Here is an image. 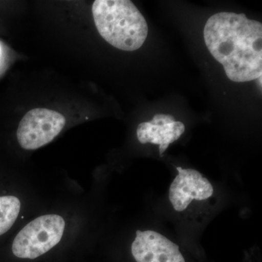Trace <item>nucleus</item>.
<instances>
[{
  "label": "nucleus",
  "instance_id": "1",
  "mask_svg": "<svg viewBox=\"0 0 262 262\" xmlns=\"http://www.w3.org/2000/svg\"><path fill=\"white\" fill-rule=\"evenodd\" d=\"M205 42L213 58L235 82L257 80L262 76V24L244 13H220L205 26Z\"/></svg>",
  "mask_w": 262,
  "mask_h": 262
},
{
  "label": "nucleus",
  "instance_id": "2",
  "mask_svg": "<svg viewBox=\"0 0 262 262\" xmlns=\"http://www.w3.org/2000/svg\"><path fill=\"white\" fill-rule=\"evenodd\" d=\"M93 16L101 37L117 49H139L148 35L145 18L129 0H96Z\"/></svg>",
  "mask_w": 262,
  "mask_h": 262
},
{
  "label": "nucleus",
  "instance_id": "3",
  "mask_svg": "<svg viewBox=\"0 0 262 262\" xmlns=\"http://www.w3.org/2000/svg\"><path fill=\"white\" fill-rule=\"evenodd\" d=\"M65 222L60 215H42L25 226L13 241V254L20 258L34 259L42 256L60 242Z\"/></svg>",
  "mask_w": 262,
  "mask_h": 262
},
{
  "label": "nucleus",
  "instance_id": "4",
  "mask_svg": "<svg viewBox=\"0 0 262 262\" xmlns=\"http://www.w3.org/2000/svg\"><path fill=\"white\" fill-rule=\"evenodd\" d=\"M65 117L45 108L30 110L19 123L17 139L24 149H39L51 142L63 130Z\"/></svg>",
  "mask_w": 262,
  "mask_h": 262
},
{
  "label": "nucleus",
  "instance_id": "5",
  "mask_svg": "<svg viewBox=\"0 0 262 262\" xmlns=\"http://www.w3.org/2000/svg\"><path fill=\"white\" fill-rule=\"evenodd\" d=\"M131 252L137 262H185L179 246L155 231H136Z\"/></svg>",
  "mask_w": 262,
  "mask_h": 262
},
{
  "label": "nucleus",
  "instance_id": "6",
  "mask_svg": "<svg viewBox=\"0 0 262 262\" xmlns=\"http://www.w3.org/2000/svg\"><path fill=\"white\" fill-rule=\"evenodd\" d=\"M213 188L206 178L194 169H187V175L178 174L171 183L169 199L177 211H184L193 200L204 201L211 198Z\"/></svg>",
  "mask_w": 262,
  "mask_h": 262
},
{
  "label": "nucleus",
  "instance_id": "7",
  "mask_svg": "<svg viewBox=\"0 0 262 262\" xmlns=\"http://www.w3.org/2000/svg\"><path fill=\"white\" fill-rule=\"evenodd\" d=\"M20 210V202L16 196H0V235L11 228Z\"/></svg>",
  "mask_w": 262,
  "mask_h": 262
},
{
  "label": "nucleus",
  "instance_id": "8",
  "mask_svg": "<svg viewBox=\"0 0 262 262\" xmlns=\"http://www.w3.org/2000/svg\"><path fill=\"white\" fill-rule=\"evenodd\" d=\"M162 119H165V120H172L175 121V118L172 115H156L153 117V120H162Z\"/></svg>",
  "mask_w": 262,
  "mask_h": 262
},
{
  "label": "nucleus",
  "instance_id": "9",
  "mask_svg": "<svg viewBox=\"0 0 262 262\" xmlns=\"http://www.w3.org/2000/svg\"><path fill=\"white\" fill-rule=\"evenodd\" d=\"M0 53H1V51H0Z\"/></svg>",
  "mask_w": 262,
  "mask_h": 262
}]
</instances>
